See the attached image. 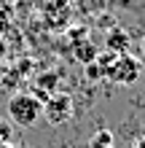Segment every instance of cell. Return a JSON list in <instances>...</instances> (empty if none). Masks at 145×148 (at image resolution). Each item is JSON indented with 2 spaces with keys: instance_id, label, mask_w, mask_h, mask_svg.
<instances>
[{
  "instance_id": "3",
  "label": "cell",
  "mask_w": 145,
  "mask_h": 148,
  "mask_svg": "<svg viewBox=\"0 0 145 148\" xmlns=\"http://www.w3.org/2000/svg\"><path fill=\"white\" fill-rule=\"evenodd\" d=\"M140 70H142L140 59H134L129 54H118V57H113V67H110L108 78L116 81L118 86H129V84H134L140 78Z\"/></svg>"
},
{
  "instance_id": "2",
  "label": "cell",
  "mask_w": 145,
  "mask_h": 148,
  "mask_svg": "<svg viewBox=\"0 0 145 148\" xmlns=\"http://www.w3.org/2000/svg\"><path fill=\"white\" fill-rule=\"evenodd\" d=\"M43 116L51 127H62L73 119V97L62 92H54L43 100Z\"/></svg>"
},
{
  "instance_id": "7",
  "label": "cell",
  "mask_w": 145,
  "mask_h": 148,
  "mask_svg": "<svg viewBox=\"0 0 145 148\" xmlns=\"http://www.w3.org/2000/svg\"><path fill=\"white\" fill-rule=\"evenodd\" d=\"M0 143H14V124L0 116Z\"/></svg>"
},
{
  "instance_id": "4",
  "label": "cell",
  "mask_w": 145,
  "mask_h": 148,
  "mask_svg": "<svg viewBox=\"0 0 145 148\" xmlns=\"http://www.w3.org/2000/svg\"><path fill=\"white\" fill-rule=\"evenodd\" d=\"M89 148H116V140H113V132L110 129H97L94 135L89 137Z\"/></svg>"
},
{
  "instance_id": "13",
  "label": "cell",
  "mask_w": 145,
  "mask_h": 148,
  "mask_svg": "<svg viewBox=\"0 0 145 148\" xmlns=\"http://www.w3.org/2000/svg\"><path fill=\"white\" fill-rule=\"evenodd\" d=\"M0 148H11V143H0Z\"/></svg>"
},
{
  "instance_id": "10",
  "label": "cell",
  "mask_w": 145,
  "mask_h": 148,
  "mask_svg": "<svg viewBox=\"0 0 145 148\" xmlns=\"http://www.w3.org/2000/svg\"><path fill=\"white\" fill-rule=\"evenodd\" d=\"M129 148H145V135H140L137 140H132V145Z\"/></svg>"
},
{
  "instance_id": "9",
  "label": "cell",
  "mask_w": 145,
  "mask_h": 148,
  "mask_svg": "<svg viewBox=\"0 0 145 148\" xmlns=\"http://www.w3.org/2000/svg\"><path fill=\"white\" fill-rule=\"evenodd\" d=\"M5 54H8V46H5V38L0 35V62L5 59Z\"/></svg>"
},
{
  "instance_id": "8",
  "label": "cell",
  "mask_w": 145,
  "mask_h": 148,
  "mask_svg": "<svg viewBox=\"0 0 145 148\" xmlns=\"http://www.w3.org/2000/svg\"><path fill=\"white\" fill-rule=\"evenodd\" d=\"M54 81H57V75L48 73V75H40L38 78V86H40V89H48V94H54V86H57Z\"/></svg>"
},
{
  "instance_id": "5",
  "label": "cell",
  "mask_w": 145,
  "mask_h": 148,
  "mask_svg": "<svg viewBox=\"0 0 145 148\" xmlns=\"http://www.w3.org/2000/svg\"><path fill=\"white\" fill-rule=\"evenodd\" d=\"M108 49L110 51H118V54H124L126 49H129V35L126 32H110V38H108Z\"/></svg>"
},
{
  "instance_id": "11",
  "label": "cell",
  "mask_w": 145,
  "mask_h": 148,
  "mask_svg": "<svg viewBox=\"0 0 145 148\" xmlns=\"http://www.w3.org/2000/svg\"><path fill=\"white\" fill-rule=\"evenodd\" d=\"M140 54H142V59H145V40L140 43Z\"/></svg>"
},
{
  "instance_id": "12",
  "label": "cell",
  "mask_w": 145,
  "mask_h": 148,
  "mask_svg": "<svg viewBox=\"0 0 145 148\" xmlns=\"http://www.w3.org/2000/svg\"><path fill=\"white\" fill-rule=\"evenodd\" d=\"M11 148H27L24 143H11Z\"/></svg>"
},
{
  "instance_id": "6",
  "label": "cell",
  "mask_w": 145,
  "mask_h": 148,
  "mask_svg": "<svg viewBox=\"0 0 145 148\" xmlns=\"http://www.w3.org/2000/svg\"><path fill=\"white\" fill-rule=\"evenodd\" d=\"M35 3V8L40 14L43 11H51V8H62V5H70V0H32Z\"/></svg>"
},
{
  "instance_id": "1",
  "label": "cell",
  "mask_w": 145,
  "mask_h": 148,
  "mask_svg": "<svg viewBox=\"0 0 145 148\" xmlns=\"http://www.w3.org/2000/svg\"><path fill=\"white\" fill-rule=\"evenodd\" d=\"M5 108H8V121L14 127H22V129L35 127L40 121V116H43V100L35 97V94H27V92L11 94Z\"/></svg>"
}]
</instances>
